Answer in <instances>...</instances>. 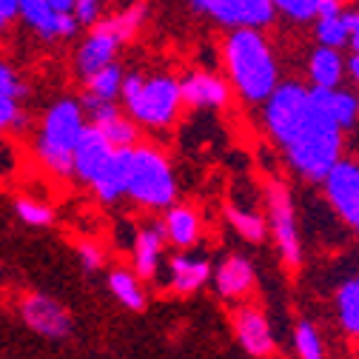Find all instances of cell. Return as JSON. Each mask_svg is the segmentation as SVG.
Instances as JSON below:
<instances>
[{"instance_id": "cell-1", "label": "cell", "mask_w": 359, "mask_h": 359, "mask_svg": "<svg viewBox=\"0 0 359 359\" xmlns=\"http://www.w3.org/2000/svg\"><path fill=\"white\" fill-rule=\"evenodd\" d=\"M222 66L231 92L248 106H262L280 86V63L262 29H229L222 40Z\"/></svg>"}, {"instance_id": "cell-2", "label": "cell", "mask_w": 359, "mask_h": 359, "mask_svg": "<svg viewBox=\"0 0 359 359\" xmlns=\"http://www.w3.org/2000/svg\"><path fill=\"white\" fill-rule=\"evenodd\" d=\"M280 149L285 151V160L297 177L308 180V183H323L325 174L337 165V160L345 151V131L313 95L305 120L288 134Z\"/></svg>"}, {"instance_id": "cell-3", "label": "cell", "mask_w": 359, "mask_h": 359, "mask_svg": "<svg viewBox=\"0 0 359 359\" xmlns=\"http://www.w3.org/2000/svg\"><path fill=\"white\" fill-rule=\"evenodd\" d=\"M120 103L126 114L146 128H168L177 123L183 109V92H180V77L174 74H143L126 72L120 86Z\"/></svg>"}, {"instance_id": "cell-4", "label": "cell", "mask_w": 359, "mask_h": 359, "mask_svg": "<svg viewBox=\"0 0 359 359\" xmlns=\"http://www.w3.org/2000/svg\"><path fill=\"white\" fill-rule=\"evenodd\" d=\"M86 126H88V117L77 97L55 100L46 109V114L40 117L37 137H34V157L40 160V165L60 180H69L72 154Z\"/></svg>"}, {"instance_id": "cell-5", "label": "cell", "mask_w": 359, "mask_h": 359, "mask_svg": "<svg viewBox=\"0 0 359 359\" xmlns=\"http://www.w3.org/2000/svg\"><path fill=\"white\" fill-rule=\"evenodd\" d=\"M126 197L149 211H165L177 200V174L168 154L157 146H134L131 157V177Z\"/></svg>"}, {"instance_id": "cell-6", "label": "cell", "mask_w": 359, "mask_h": 359, "mask_svg": "<svg viewBox=\"0 0 359 359\" xmlns=\"http://www.w3.org/2000/svg\"><path fill=\"white\" fill-rule=\"evenodd\" d=\"M262 200H265V219H268V231L274 234L280 259L297 271L302 265V240H299V226H297V211H294V200H291V189L277 177L265 180L262 189Z\"/></svg>"}, {"instance_id": "cell-7", "label": "cell", "mask_w": 359, "mask_h": 359, "mask_svg": "<svg viewBox=\"0 0 359 359\" xmlns=\"http://www.w3.org/2000/svg\"><path fill=\"white\" fill-rule=\"evenodd\" d=\"M311 103H313L311 86L299 80H280V86L262 103V126L268 137L277 146H283L288 134L305 120Z\"/></svg>"}, {"instance_id": "cell-8", "label": "cell", "mask_w": 359, "mask_h": 359, "mask_svg": "<svg viewBox=\"0 0 359 359\" xmlns=\"http://www.w3.org/2000/svg\"><path fill=\"white\" fill-rule=\"evenodd\" d=\"M189 6L226 29H268L277 15L271 0H189Z\"/></svg>"}, {"instance_id": "cell-9", "label": "cell", "mask_w": 359, "mask_h": 359, "mask_svg": "<svg viewBox=\"0 0 359 359\" xmlns=\"http://www.w3.org/2000/svg\"><path fill=\"white\" fill-rule=\"evenodd\" d=\"M325 200L348 229L359 234V160L339 157L323 180Z\"/></svg>"}, {"instance_id": "cell-10", "label": "cell", "mask_w": 359, "mask_h": 359, "mask_svg": "<svg viewBox=\"0 0 359 359\" xmlns=\"http://www.w3.org/2000/svg\"><path fill=\"white\" fill-rule=\"evenodd\" d=\"M20 317L29 331H34L37 337L55 339V342L72 337V331H74L69 308L46 294H26L20 299Z\"/></svg>"}, {"instance_id": "cell-11", "label": "cell", "mask_w": 359, "mask_h": 359, "mask_svg": "<svg viewBox=\"0 0 359 359\" xmlns=\"http://www.w3.org/2000/svg\"><path fill=\"white\" fill-rule=\"evenodd\" d=\"M83 109H86V117L95 128H100L106 134V140L114 146V149H126V146H137V123H134L126 109L117 106V100H100V97H92L86 95L80 97Z\"/></svg>"}, {"instance_id": "cell-12", "label": "cell", "mask_w": 359, "mask_h": 359, "mask_svg": "<svg viewBox=\"0 0 359 359\" xmlns=\"http://www.w3.org/2000/svg\"><path fill=\"white\" fill-rule=\"evenodd\" d=\"M18 20H23L26 29H32L40 40H72L80 32V23L72 12H57L49 0H20Z\"/></svg>"}, {"instance_id": "cell-13", "label": "cell", "mask_w": 359, "mask_h": 359, "mask_svg": "<svg viewBox=\"0 0 359 359\" xmlns=\"http://www.w3.org/2000/svg\"><path fill=\"white\" fill-rule=\"evenodd\" d=\"M111 151H114V146L106 140V134L88 123L77 137V146L72 154V180H77L83 186H92L97 174L103 171V165L109 163Z\"/></svg>"}, {"instance_id": "cell-14", "label": "cell", "mask_w": 359, "mask_h": 359, "mask_svg": "<svg viewBox=\"0 0 359 359\" xmlns=\"http://www.w3.org/2000/svg\"><path fill=\"white\" fill-rule=\"evenodd\" d=\"M120 46H123V40L106 26V20H97L95 26H88V34L83 37V43L74 52V72L80 74V80L109 63H114Z\"/></svg>"}, {"instance_id": "cell-15", "label": "cell", "mask_w": 359, "mask_h": 359, "mask_svg": "<svg viewBox=\"0 0 359 359\" xmlns=\"http://www.w3.org/2000/svg\"><path fill=\"white\" fill-rule=\"evenodd\" d=\"M180 92H183V106L208 109V111H217L231 100L229 80L211 69H194L186 77H180Z\"/></svg>"}, {"instance_id": "cell-16", "label": "cell", "mask_w": 359, "mask_h": 359, "mask_svg": "<svg viewBox=\"0 0 359 359\" xmlns=\"http://www.w3.org/2000/svg\"><path fill=\"white\" fill-rule=\"evenodd\" d=\"M214 288L219 294V299L226 302H243L245 297L254 294V285H257V268L248 257L243 254H229L217 268H214Z\"/></svg>"}, {"instance_id": "cell-17", "label": "cell", "mask_w": 359, "mask_h": 359, "mask_svg": "<svg viewBox=\"0 0 359 359\" xmlns=\"http://www.w3.org/2000/svg\"><path fill=\"white\" fill-rule=\"evenodd\" d=\"M234 334L243 345L245 353L257 356V359H265L274 353V331H271V323L268 317L257 308V305H240L234 311Z\"/></svg>"}, {"instance_id": "cell-18", "label": "cell", "mask_w": 359, "mask_h": 359, "mask_svg": "<svg viewBox=\"0 0 359 359\" xmlns=\"http://www.w3.org/2000/svg\"><path fill=\"white\" fill-rule=\"evenodd\" d=\"M131 157H134V146H126V149H114L111 151V157L103 165V171L97 174V180L88 186L100 203L111 205V203H117V200L126 197L128 177H131Z\"/></svg>"}, {"instance_id": "cell-19", "label": "cell", "mask_w": 359, "mask_h": 359, "mask_svg": "<svg viewBox=\"0 0 359 359\" xmlns=\"http://www.w3.org/2000/svg\"><path fill=\"white\" fill-rule=\"evenodd\" d=\"M165 234L160 222L143 226L131 237V268L140 280H154L160 274V259H163Z\"/></svg>"}, {"instance_id": "cell-20", "label": "cell", "mask_w": 359, "mask_h": 359, "mask_svg": "<svg viewBox=\"0 0 359 359\" xmlns=\"http://www.w3.org/2000/svg\"><path fill=\"white\" fill-rule=\"evenodd\" d=\"M305 72H308V86L337 88L348 77V57L342 55V49L313 43V49L308 52V60H305Z\"/></svg>"}, {"instance_id": "cell-21", "label": "cell", "mask_w": 359, "mask_h": 359, "mask_svg": "<svg viewBox=\"0 0 359 359\" xmlns=\"http://www.w3.org/2000/svg\"><path fill=\"white\" fill-rule=\"evenodd\" d=\"M160 226H163L165 243L180 248V251H189L191 245H197L200 234H203V219H200L197 208L183 205V203H171L165 208V217H163Z\"/></svg>"}, {"instance_id": "cell-22", "label": "cell", "mask_w": 359, "mask_h": 359, "mask_svg": "<svg viewBox=\"0 0 359 359\" xmlns=\"http://www.w3.org/2000/svg\"><path fill=\"white\" fill-rule=\"evenodd\" d=\"M214 274V268L205 257H191L186 251H180L168 259V288L174 294H197Z\"/></svg>"}, {"instance_id": "cell-23", "label": "cell", "mask_w": 359, "mask_h": 359, "mask_svg": "<svg viewBox=\"0 0 359 359\" xmlns=\"http://www.w3.org/2000/svg\"><path fill=\"white\" fill-rule=\"evenodd\" d=\"M313 95L328 109V114L337 120V126L342 131H351L359 126V95L356 92L337 86V88H313Z\"/></svg>"}, {"instance_id": "cell-24", "label": "cell", "mask_w": 359, "mask_h": 359, "mask_svg": "<svg viewBox=\"0 0 359 359\" xmlns=\"http://www.w3.org/2000/svg\"><path fill=\"white\" fill-rule=\"evenodd\" d=\"M109 291L128 311H143L146 308L143 280L134 274V271H128V268H111V271H109Z\"/></svg>"}, {"instance_id": "cell-25", "label": "cell", "mask_w": 359, "mask_h": 359, "mask_svg": "<svg viewBox=\"0 0 359 359\" xmlns=\"http://www.w3.org/2000/svg\"><path fill=\"white\" fill-rule=\"evenodd\" d=\"M313 26V40L320 46H334V49H345L351 40V26H348V12H334V15H317L311 20Z\"/></svg>"}, {"instance_id": "cell-26", "label": "cell", "mask_w": 359, "mask_h": 359, "mask_svg": "<svg viewBox=\"0 0 359 359\" xmlns=\"http://www.w3.org/2000/svg\"><path fill=\"white\" fill-rule=\"evenodd\" d=\"M123 66L114 60L97 72H92L88 77H83V92L100 97V100H120V86H123Z\"/></svg>"}, {"instance_id": "cell-27", "label": "cell", "mask_w": 359, "mask_h": 359, "mask_svg": "<svg viewBox=\"0 0 359 359\" xmlns=\"http://www.w3.org/2000/svg\"><path fill=\"white\" fill-rule=\"evenodd\" d=\"M226 217H229V222H231V229H234L245 243L259 245V243L268 240V234H271V231H268V219H265V214H259V211L229 205V208H226Z\"/></svg>"}, {"instance_id": "cell-28", "label": "cell", "mask_w": 359, "mask_h": 359, "mask_svg": "<svg viewBox=\"0 0 359 359\" xmlns=\"http://www.w3.org/2000/svg\"><path fill=\"white\" fill-rule=\"evenodd\" d=\"M146 18H149V4H146V0H131L128 6H123L120 12H114V15L103 18V20H106V26H109L123 43H128L134 34L143 29Z\"/></svg>"}, {"instance_id": "cell-29", "label": "cell", "mask_w": 359, "mask_h": 359, "mask_svg": "<svg viewBox=\"0 0 359 359\" xmlns=\"http://www.w3.org/2000/svg\"><path fill=\"white\" fill-rule=\"evenodd\" d=\"M337 317L345 334L359 339V280H348L337 291Z\"/></svg>"}, {"instance_id": "cell-30", "label": "cell", "mask_w": 359, "mask_h": 359, "mask_svg": "<svg viewBox=\"0 0 359 359\" xmlns=\"http://www.w3.org/2000/svg\"><path fill=\"white\" fill-rule=\"evenodd\" d=\"M15 214L18 219L23 222V226L29 229H49L55 226V208L46 205V203H40L34 197H18L15 200Z\"/></svg>"}, {"instance_id": "cell-31", "label": "cell", "mask_w": 359, "mask_h": 359, "mask_svg": "<svg viewBox=\"0 0 359 359\" xmlns=\"http://www.w3.org/2000/svg\"><path fill=\"white\" fill-rule=\"evenodd\" d=\"M294 351L299 359H325V342L317 331V325L302 320L294 328Z\"/></svg>"}, {"instance_id": "cell-32", "label": "cell", "mask_w": 359, "mask_h": 359, "mask_svg": "<svg viewBox=\"0 0 359 359\" xmlns=\"http://www.w3.org/2000/svg\"><path fill=\"white\" fill-rule=\"evenodd\" d=\"M277 15L288 18L291 23H311L313 18L320 15V4L323 0H271Z\"/></svg>"}, {"instance_id": "cell-33", "label": "cell", "mask_w": 359, "mask_h": 359, "mask_svg": "<svg viewBox=\"0 0 359 359\" xmlns=\"http://www.w3.org/2000/svg\"><path fill=\"white\" fill-rule=\"evenodd\" d=\"M26 126H29V117L20 109V100L0 92V134L4 131H20Z\"/></svg>"}, {"instance_id": "cell-34", "label": "cell", "mask_w": 359, "mask_h": 359, "mask_svg": "<svg viewBox=\"0 0 359 359\" xmlns=\"http://www.w3.org/2000/svg\"><path fill=\"white\" fill-rule=\"evenodd\" d=\"M0 92L9 95V97H15V100L29 97V86H26V80H23L20 72H18L9 60H4V57H0Z\"/></svg>"}, {"instance_id": "cell-35", "label": "cell", "mask_w": 359, "mask_h": 359, "mask_svg": "<svg viewBox=\"0 0 359 359\" xmlns=\"http://www.w3.org/2000/svg\"><path fill=\"white\" fill-rule=\"evenodd\" d=\"M77 259L83 265V271L97 274L100 268H106V248L97 240H80L77 243Z\"/></svg>"}, {"instance_id": "cell-36", "label": "cell", "mask_w": 359, "mask_h": 359, "mask_svg": "<svg viewBox=\"0 0 359 359\" xmlns=\"http://www.w3.org/2000/svg\"><path fill=\"white\" fill-rule=\"evenodd\" d=\"M106 6H109V0H74V6H72V15L74 20L80 23V29L86 26H95L97 20L106 18Z\"/></svg>"}, {"instance_id": "cell-37", "label": "cell", "mask_w": 359, "mask_h": 359, "mask_svg": "<svg viewBox=\"0 0 359 359\" xmlns=\"http://www.w3.org/2000/svg\"><path fill=\"white\" fill-rule=\"evenodd\" d=\"M18 6L20 0H0V34L18 20Z\"/></svg>"}, {"instance_id": "cell-38", "label": "cell", "mask_w": 359, "mask_h": 359, "mask_svg": "<svg viewBox=\"0 0 359 359\" xmlns=\"http://www.w3.org/2000/svg\"><path fill=\"white\" fill-rule=\"evenodd\" d=\"M348 26H351V40H348V46H351V52L359 55V9H356V12H348Z\"/></svg>"}, {"instance_id": "cell-39", "label": "cell", "mask_w": 359, "mask_h": 359, "mask_svg": "<svg viewBox=\"0 0 359 359\" xmlns=\"http://www.w3.org/2000/svg\"><path fill=\"white\" fill-rule=\"evenodd\" d=\"M348 77H351V83L356 86L353 92L359 95V55H356V52H351V57H348Z\"/></svg>"}, {"instance_id": "cell-40", "label": "cell", "mask_w": 359, "mask_h": 359, "mask_svg": "<svg viewBox=\"0 0 359 359\" xmlns=\"http://www.w3.org/2000/svg\"><path fill=\"white\" fill-rule=\"evenodd\" d=\"M49 4L57 9V12H72V6H74V0H49Z\"/></svg>"}, {"instance_id": "cell-41", "label": "cell", "mask_w": 359, "mask_h": 359, "mask_svg": "<svg viewBox=\"0 0 359 359\" xmlns=\"http://www.w3.org/2000/svg\"><path fill=\"white\" fill-rule=\"evenodd\" d=\"M356 280H359V277H356Z\"/></svg>"}]
</instances>
